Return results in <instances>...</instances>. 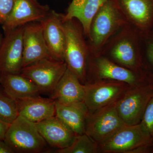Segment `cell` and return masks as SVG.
<instances>
[{
    "label": "cell",
    "mask_w": 153,
    "mask_h": 153,
    "mask_svg": "<svg viewBox=\"0 0 153 153\" xmlns=\"http://www.w3.org/2000/svg\"><path fill=\"white\" fill-rule=\"evenodd\" d=\"M100 55L133 71H147L143 62L142 36L128 23L109 39Z\"/></svg>",
    "instance_id": "6da1fadb"
},
{
    "label": "cell",
    "mask_w": 153,
    "mask_h": 153,
    "mask_svg": "<svg viewBox=\"0 0 153 153\" xmlns=\"http://www.w3.org/2000/svg\"><path fill=\"white\" fill-rule=\"evenodd\" d=\"M127 23L115 0H107L91 23L87 38L91 55H100L108 41Z\"/></svg>",
    "instance_id": "7a4b0ae2"
},
{
    "label": "cell",
    "mask_w": 153,
    "mask_h": 153,
    "mask_svg": "<svg viewBox=\"0 0 153 153\" xmlns=\"http://www.w3.org/2000/svg\"><path fill=\"white\" fill-rule=\"evenodd\" d=\"M65 36L64 60L67 68L85 84L90 51L81 24L76 19L63 20Z\"/></svg>",
    "instance_id": "3957f363"
},
{
    "label": "cell",
    "mask_w": 153,
    "mask_h": 153,
    "mask_svg": "<svg viewBox=\"0 0 153 153\" xmlns=\"http://www.w3.org/2000/svg\"><path fill=\"white\" fill-rule=\"evenodd\" d=\"M148 79L147 71H133L115 63L103 55L90 54L85 83L109 80L125 82L134 86L143 83Z\"/></svg>",
    "instance_id": "277c9868"
},
{
    "label": "cell",
    "mask_w": 153,
    "mask_h": 153,
    "mask_svg": "<svg viewBox=\"0 0 153 153\" xmlns=\"http://www.w3.org/2000/svg\"><path fill=\"white\" fill-rule=\"evenodd\" d=\"M4 140L14 153L44 152L48 148L35 123L21 116L10 125Z\"/></svg>",
    "instance_id": "5b68a950"
},
{
    "label": "cell",
    "mask_w": 153,
    "mask_h": 153,
    "mask_svg": "<svg viewBox=\"0 0 153 153\" xmlns=\"http://www.w3.org/2000/svg\"><path fill=\"white\" fill-rule=\"evenodd\" d=\"M153 94V84L149 79L129 88L117 102V112L125 124L135 125L140 123Z\"/></svg>",
    "instance_id": "8992f818"
},
{
    "label": "cell",
    "mask_w": 153,
    "mask_h": 153,
    "mask_svg": "<svg viewBox=\"0 0 153 153\" xmlns=\"http://www.w3.org/2000/svg\"><path fill=\"white\" fill-rule=\"evenodd\" d=\"M117 101L93 112L89 111L87 115L85 133L98 144L108 139L125 125L117 112Z\"/></svg>",
    "instance_id": "52a82bcc"
},
{
    "label": "cell",
    "mask_w": 153,
    "mask_h": 153,
    "mask_svg": "<svg viewBox=\"0 0 153 153\" xmlns=\"http://www.w3.org/2000/svg\"><path fill=\"white\" fill-rule=\"evenodd\" d=\"M153 142V138L140 123L125 125L106 140L99 144V153H131L134 150Z\"/></svg>",
    "instance_id": "ba28073f"
},
{
    "label": "cell",
    "mask_w": 153,
    "mask_h": 153,
    "mask_svg": "<svg viewBox=\"0 0 153 153\" xmlns=\"http://www.w3.org/2000/svg\"><path fill=\"white\" fill-rule=\"evenodd\" d=\"M67 68L64 61L44 58L23 67L20 74L34 82L41 93L51 94Z\"/></svg>",
    "instance_id": "9c48e42d"
},
{
    "label": "cell",
    "mask_w": 153,
    "mask_h": 153,
    "mask_svg": "<svg viewBox=\"0 0 153 153\" xmlns=\"http://www.w3.org/2000/svg\"><path fill=\"white\" fill-rule=\"evenodd\" d=\"M84 102L89 112L117 101L131 85L117 81L100 80L86 83Z\"/></svg>",
    "instance_id": "30bf717a"
},
{
    "label": "cell",
    "mask_w": 153,
    "mask_h": 153,
    "mask_svg": "<svg viewBox=\"0 0 153 153\" xmlns=\"http://www.w3.org/2000/svg\"><path fill=\"white\" fill-rule=\"evenodd\" d=\"M24 26L5 33L0 46V74L21 73L23 62Z\"/></svg>",
    "instance_id": "8fae6325"
},
{
    "label": "cell",
    "mask_w": 153,
    "mask_h": 153,
    "mask_svg": "<svg viewBox=\"0 0 153 153\" xmlns=\"http://www.w3.org/2000/svg\"><path fill=\"white\" fill-rule=\"evenodd\" d=\"M130 25L142 36L149 35L153 26V0H115Z\"/></svg>",
    "instance_id": "7c38bea8"
},
{
    "label": "cell",
    "mask_w": 153,
    "mask_h": 153,
    "mask_svg": "<svg viewBox=\"0 0 153 153\" xmlns=\"http://www.w3.org/2000/svg\"><path fill=\"white\" fill-rule=\"evenodd\" d=\"M50 10L36 0H15L13 8L3 29L5 33L16 28L35 21H41L48 16Z\"/></svg>",
    "instance_id": "4fadbf2b"
},
{
    "label": "cell",
    "mask_w": 153,
    "mask_h": 153,
    "mask_svg": "<svg viewBox=\"0 0 153 153\" xmlns=\"http://www.w3.org/2000/svg\"><path fill=\"white\" fill-rule=\"evenodd\" d=\"M23 42L22 68L44 58H53L45 42L41 22L24 26Z\"/></svg>",
    "instance_id": "5bb4252c"
},
{
    "label": "cell",
    "mask_w": 153,
    "mask_h": 153,
    "mask_svg": "<svg viewBox=\"0 0 153 153\" xmlns=\"http://www.w3.org/2000/svg\"><path fill=\"white\" fill-rule=\"evenodd\" d=\"M35 124L48 145L57 149L69 146L77 135L56 116Z\"/></svg>",
    "instance_id": "9a60e30c"
},
{
    "label": "cell",
    "mask_w": 153,
    "mask_h": 153,
    "mask_svg": "<svg viewBox=\"0 0 153 153\" xmlns=\"http://www.w3.org/2000/svg\"><path fill=\"white\" fill-rule=\"evenodd\" d=\"M45 42L53 58L64 61L65 36L62 26V15L50 11L40 21Z\"/></svg>",
    "instance_id": "2e32d148"
},
{
    "label": "cell",
    "mask_w": 153,
    "mask_h": 153,
    "mask_svg": "<svg viewBox=\"0 0 153 153\" xmlns=\"http://www.w3.org/2000/svg\"><path fill=\"white\" fill-rule=\"evenodd\" d=\"M19 116L37 123L55 116V101L40 95L16 100Z\"/></svg>",
    "instance_id": "e0dca14e"
},
{
    "label": "cell",
    "mask_w": 153,
    "mask_h": 153,
    "mask_svg": "<svg viewBox=\"0 0 153 153\" xmlns=\"http://www.w3.org/2000/svg\"><path fill=\"white\" fill-rule=\"evenodd\" d=\"M51 94V98L63 104L84 102L85 85L67 68Z\"/></svg>",
    "instance_id": "ac0fdd59"
},
{
    "label": "cell",
    "mask_w": 153,
    "mask_h": 153,
    "mask_svg": "<svg viewBox=\"0 0 153 153\" xmlns=\"http://www.w3.org/2000/svg\"><path fill=\"white\" fill-rule=\"evenodd\" d=\"M107 0H72L65 15L64 21L75 19L79 22L87 38L91 23L97 11Z\"/></svg>",
    "instance_id": "d6986e66"
},
{
    "label": "cell",
    "mask_w": 153,
    "mask_h": 153,
    "mask_svg": "<svg viewBox=\"0 0 153 153\" xmlns=\"http://www.w3.org/2000/svg\"><path fill=\"white\" fill-rule=\"evenodd\" d=\"M0 84L5 92L15 100L39 96L41 93L34 82L20 74H0Z\"/></svg>",
    "instance_id": "ffe728a7"
},
{
    "label": "cell",
    "mask_w": 153,
    "mask_h": 153,
    "mask_svg": "<svg viewBox=\"0 0 153 153\" xmlns=\"http://www.w3.org/2000/svg\"><path fill=\"white\" fill-rule=\"evenodd\" d=\"M55 116L76 135L85 133L86 117L89 111L84 102L65 104L55 101Z\"/></svg>",
    "instance_id": "44dd1931"
},
{
    "label": "cell",
    "mask_w": 153,
    "mask_h": 153,
    "mask_svg": "<svg viewBox=\"0 0 153 153\" xmlns=\"http://www.w3.org/2000/svg\"><path fill=\"white\" fill-rule=\"evenodd\" d=\"M57 153H99L97 143L84 133L77 135L72 144L68 147L57 149Z\"/></svg>",
    "instance_id": "7402d4cb"
},
{
    "label": "cell",
    "mask_w": 153,
    "mask_h": 153,
    "mask_svg": "<svg viewBox=\"0 0 153 153\" xmlns=\"http://www.w3.org/2000/svg\"><path fill=\"white\" fill-rule=\"evenodd\" d=\"M19 116L16 101L0 86V120L11 124Z\"/></svg>",
    "instance_id": "603a6c76"
},
{
    "label": "cell",
    "mask_w": 153,
    "mask_h": 153,
    "mask_svg": "<svg viewBox=\"0 0 153 153\" xmlns=\"http://www.w3.org/2000/svg\"><path fill=\"white\" fill-rule=\"evenodd\" d=\"M143 62L148 72H153V36H142Z\"/></svg>",
    "instance_id": "cb8c5ba5"
},
{
    "label": "cell",
    "mask_w": 153,
    "mask_h": 153,
    "mask_svg": "<svg viewBox=\"0 0 153 153\" xmlns=\"http://www.w3.org/2000/svg\"><path fill=\"white\" fill-rule=\"evenodd\" d=\"M140 123L153 138V94L148 102Z\"/></svg>",
    "instance_id": "d4e9b609"
},
{
    "label": "cell",
    "mask_w": 153,
    "mask_h": 153,
    "mask_svg": "<svg viewBox=\"0 0 153 153\" xmlns=\"http://www.w3.org/2000/svg\"><path fill=\"white\" fill-rule=\"evenodd\" d=\"M15 0H0V24L3 25L13 8Z\"/></svg>",
    "instance_id": "484cf974"
},
{
    "label": "cell",
    "mask_w": 153,
    "mask_h": 153,
    "mask_svg": "<svg viewBox=\"0 0 153 153\" xmlns=\"http://www.w3.org/2000/svg\"><path fill=\"white\" fill-rule=\"evenodd\" d=\"M10 125L0 120V140H4Z\"/></svg>",
    "instance_id": "4316f807"
},
{
    "label": "cell",
    "mask_w": 153,
    "mask_h": 153,
    "mask_svg": "<svg viewBox=\"0 0 153 153\" xmlns=\"http://www.w3.org/2000/svg\"><path fill=\"white\" fill-rule=\"evenodd\" d=\"M0 153H14V152L4 140H0Z\"/></svg>",
    "instance_id": "83f0119b"
},
{
    "label": "cell",
    "mask_w": 153,
    "mask_h": 153,
    "mask_svg": "<svg viewBox=\"0 0 153 153\" xmlns=\"http://www.w3.org/2000/svg\"><path fill=\"white\" fill-rule=\"evenodd\" d=\"M143 153H153V142L144 146Z\"/></svg>",
    "instance_id": "f1b7e54d"
},
{
    "label": "cell",
    "mask_w": 153,
    "mask_h": 153,
    "mask_svg": "<svg viewBox=\"0 0 153 153\" xmlns=\"http://www.w3.org/2000/svg\"><path fill=\"white\" fill-rule=\"evenodd\" d=\"M147 76L150 82H152L153 84V72H148L147 71Z\"/></svg>",
    "instance_id": "f546056e"
},
{
    "label": "cell",
    "mask_w": 153,
    "mask_h": 153,
    "mask_svg": "<svg viewBox=\"0 0 153 153\" xmlns=\"http://www.w3.org/2000/svg\"><path fill=\"white\" fill-rule=\"evenodd\" d=\"M2 39V36L1 33V32H0V46H1V44Z\"/></svg>",
    "instance_id": "4dcf8cb0"
},
{
    "label": "cell",
    "mask_w": 153,
    "mask_h": 153,
    "mask_svg": "<svg viewBox=\"0 0 153 153\" xmlns=\"http://www.w3.org/2000/svg\"><path fill=\"white\" fill-rule=\"evenodd\" d=\"M149 34H151V35H153V26L152 27V30H151L150 33Z\"/></svg>",
    "instance_id": "1f68e13d"
}]
</instances>
